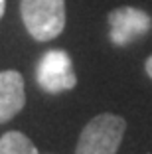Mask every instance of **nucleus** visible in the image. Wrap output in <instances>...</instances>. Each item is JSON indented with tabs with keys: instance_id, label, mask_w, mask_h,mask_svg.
<instances>
[{
	"instance_id": "1",
	"label": "nucleus",
	"mask_w": 152,
	"mask_h": 154,
	"mask_svg": "<svg viewBox=\"0 0 152 154\" xmlns=\"http://www.w3.org/2000/svg\"><path fill=\"white\" fill-rule=\"evenodd\" d=\"M22 22L38 42L57 38L65 28V0H22Z\"/></svg>"
},
{
	"instance_id": "2",
	"label": "nucleus",
	"mask_w": 152,
	"mask_h": 154,
	"mask_svg": "<svg viewBox=\"0 0 152 154\" xmlns=\"http://www.w3.org/2000/svg\"><path fill=\"white\" fill-rule=\"evenodd\" d=\"M126 122L119 115L103 113L91 119L79 136L75 154H116Z\"/></svg>"
},
{
	"instance_id": "3",
	"label": "nucleus",
	"mask_w": 152,
	"mask_h": 154,
	"mask_svg": "<svg viewBox=\"0 0 152 154\" xmlns=\"http://www.w3.org/2000/svg\"><path fill=\"white\" fill-rule=\"evenodd\" d=\"M38 83L48 93H61L77 85L71 57L63 50H49L38 63Z\"/></svg>"
},
{
	"instance_id": "4",
	"label": "nucleus",
	"mask_w": 152,
	"mask_h": 154,
	"mask_svg": "<svg viewBox=\"0 0 152 154\" xmlns=\"http://www.w3.org/2000/svg\"><path fill=\"white\" fill-rule=\"evenodd\" d=\"M111 42L115 45H129L132 40L144 36L152 28V18L138 8L123 6L109 14Z\"/></svg>"
},
{
	"instance_id": "5",
	"label": "nucleus",
	"mask_w": 152,
	"mask_h": 154,
	"mask_svg": "<svg viewBox=\"0 0 152 154\" xmlns=\"http://www.w3.org/2000/svg\"><path fill=\"white\" fill-rule=\"evenodd\" d=\"M26 105L24 79L18 71H0V122L14 119Z\"/></svg>"
},
{
	"instance_id": "6",
	"label": "nucleus",
	"mask_w": 152,
	"mask_h": 154,
	"mask_svg": "<svg viewBox=\"0 0 152 154\" xmlns=\"http://www.w3.org/2000/svg\"><path fill=\"white\" fill-rule=\"evenodd\" d=\"M0 154H40L26 134L10 131L0 138Z\"/></svg>"
},
{
	"instance_id": "7",
	"label": "nucleus",
	"mask_w": 152,
	"mask_h": 154,
	"mask_svg": "<svg viewBox=\"0 0 152 154\" xmlns=\"http://www.w3.org/2000/svg\"><path fill=\"white\" fill-rule=\"evenodd\" d=\"M146 73H148V77H152V55L146 59Z\"/></svg>"
},
{
	"instance_id": "8",
	"label": "nucleus",
	"mask_w": 152,
	"mask_h": 154,
	"mask_svg": "<svg viewBox=\"0 0 152 154\" xmlns=\"http://www.w3.org/2000/svg\"><path fill=\"white\" fill-rule=\"evenodd\" d=\"M4 8H6V0H0V18H2V14H4Z\"/></svg>"
}]
</instances>
